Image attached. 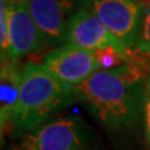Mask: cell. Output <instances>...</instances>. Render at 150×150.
Instances as JSON below:
<instances>
[{"mask_svg": "<svg viewBox=\"0 0 150 150\" xmlns=\"http://www.w3.org/2000/svg\"><path fill=\"white\" fill-rule=\"evenodd\" d=\"M13 150H89V145L83 121L62 118L20 135Z\"/></svg>", "mask_w": 150, "mask_h": 150, "instance_id": "obj_3", "label": "cell"}, {"mask_svg": "<svg viewBox=\"0 0 150 150\" xmlns=\"http://www.w3.org/2000/svg\"><path fill=\"white\" fill-rule=\"evenodd\" d=\"M9 58L19 60L45 45L41 33L29 10V6H9Z\"/></svg>", "mask_w": 150, "mask_h": 150, "instance_id": "obj_8", "label": "cell"}, {"mask_svg": "<svg viewBox=\"0 0 150 150\" xmlns=\"http://www.w3.org/2000/svg\"><path fill=\"white\" fill-rule=\"evenodd\" d=\"M9 6H20V5H26L29 4L30 0H5Z\"/></svg>", "mask_w": 150, "mask_h": 150, "instance_id": "obj_13", "label": "cell"}, {"mask_svg": "<svg viewBox=\"0 0 150 150\" xmlns=\"http://www.w3.org/2000/svg\"><path fill=\"white\" fill-rule=\"evenodd\" d=\"M88 4L89 0H30L28 6L45 45H64L73 19Z\"/></svg>", "mask_w": 150, "mask_h": 150, "instance_id": "obj_5", "label": "cell"}, {"mask_svg": "<svg viewBox=\"0 0 150 150\" xmlns=\"http://www.w3.org/2000/svg\"><path fill=\"white\" fill-rule=\"evenodd\" d=\"M65 44L90 51L106 48H112L123 54H129L131 51L126 49L88 8L80 10L73 19L65 38Z\"/></svg>", "mask_w": 150, "mask_h": 150, "instance_id": "obj_7", "label": "cell"}, {"mask_svg": "<svg viewBox=\"0 0 150 150\" xmlns=\"http://www.w3.org/2000/svg\"><path fill=\"white\" fill-rule=\"evenodd\" d=\"M134 51L143 58L150 59V0H145V9L142 26H140L138 41Z\"/></svg>", "mask_w": 150, "mask_h": 150, "instance_id": "obj_10", "label": "cell"}, {"mask_svg": "<svg viewBox=\"0 0 150 150\" xmlns=\"http://www.w3.org/2000/svg\"><path fill=\"white\" fill-rule=\"evenodd\" d=\"M146 75V70L134 63L99 70L76 86L79 100L104 128L112 131L131 128L143 116Z\"/></svg>", "mask_w": 150, "mask_h": 150, "instance_id": "obj_1", "label": "cell"}, {"mask_svg": "<svg viewBox=\"0 0 150 150\" xmlns=\"http://www.w3.org/2000/svg\"><path fill=\"white\" fill-rule=\"evenodd\" d=\"M143 120L145 129V138L150 149V74L146 75L144 84V103H143Z\"/></svg>", "mask_w": 150, "mask_h": 150, "instance_id": "obj_12", "label": "cell"}, {"mask_svg": "<svg viewBox=\"0 0 150 150\" xmlns=\"http://www.w3.org/2000/svg\"><path fill=\"white\" fill-rule=\"evenodd\" d=\"M21 70L18 60L8 58L1 62L0 71V125L4 133L13 118L21 86Z\"/></svg>", "mask_w": 150, "mask_h": 150, "instance_id": "obj_9", "label": "cell"}, {"mask_svg": "<svg viewBox=\"0 0 150 150\" xmlns=\"http://www.w3.org/2000/svg\"><path fill=\"white\" fill-rule=\"evenodd\" d=\"M40 64L58 80L74 88L81 85L100 70L95 51L69 44L49 51Z\"/></svg>", "mask_w": 150, "mask_h": 150, "instance_id": "obj_6", "label": "cell"}, {"mask_svg": "<svg viewBox=\"0 0 150 150\" xmlns=\"http://www.w3.org/2000/svg\"><path fill=\"white\" fill-rule=\"evenodd\" d=\"M10 34H9V8L5 0H0V54L1 62L9 58Z\"/></svg>", "mask_w": 150, "mask_h": 150, "instance_id": "obj_11", "label": "cell"}, {"mask_svg": "<svg viewBox=\"0 0 150 150\" xmlns=\"http://www.w3.org/2000/svg\"><path fill=\"white\" fill-rule=\"evenodd\" d=\"M79 100L76 88L58 80L39 63L23 65L19 99L10 126L23 135L46 123L56 111Z\"/></svg>", "mask_w": 150, "mask_h": 150, "instance_id": "obj_2", "label": "cell"}, {"mask_svg": "<svg viewBox=\"0 0 150 150\" xmlns=\"http://www.w3.org/2000/svg\"><path fill=\"white\" fill-rule=\"evenodd\" d=\"M86 8L100 19L126 49H135L145 0H89Z\"/></svg>", "mask_w": 150, "mask_h": 150, "instance_id": "obj_4", "label": "cell"}]
</instances>
